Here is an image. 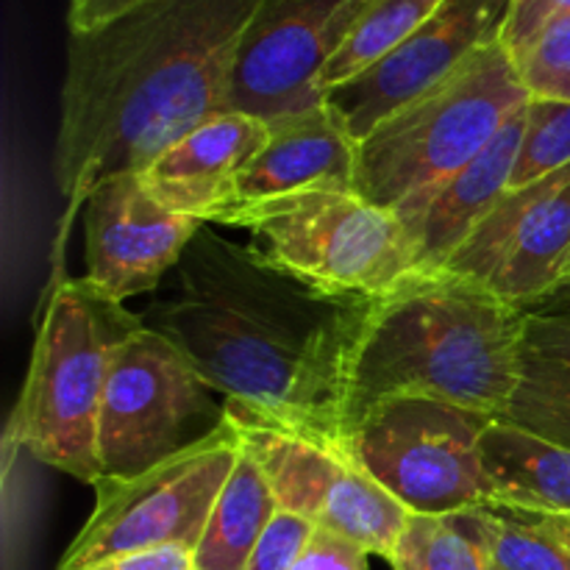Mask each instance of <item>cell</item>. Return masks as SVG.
I'll return each mask as SVG.
<instances>
[{
	"label": "cell",
	"mask_w": 570,
	"mask_h": 570,
	"mask_svg": "<svg viewBox=\"0 0 570 570\" xmlns=\"http://www.w3.org/2000/svg\"><path fill=\"white\" fill-rule=\"evenodd\" d=\"M267 0H148L100 31L67 39L53 176L67 209L53 250L87 193L117 173H142L161 150L223 115L245 33Z\"/></svg>",
	"instance_id": "obj_1"
},
{
	"label": "cell",
	"mask_w": 570,
	"mask_h": 570,
	"mask_svg": "<svg viewBox=\"0 0 570 570\" xmlns=\"http://www.w3.org/2000/svg\"><path fill=\"white\" fill-rule=\"evenodd\" d=\"M354 301L295 282L254 245L204 223L142 323L170 340L223 395L317 417Z\"/></svg>",
	"instance_id": "obj_2"
},
{
	"label": "cell",
	"mask_w": 570,
	"mask_h": 570,
	"mask_svg": "<svg viewBox=\"0 0 570 570\" xmlns=\"http://www.w3.org/2000/svg\"><path fill=\"white\" fill-rule=\"evenodd\" d=\"M527 312L449 271H410L345 315L317 421L345 432L379 404L429 399L501 417L521 382Z\"/></svg>",
	"instance_id": "obj_3"
},
{
	"label": "cell",
	"mask_w": 570,
	"mask_h": 570,
	"mask_svg": "<svg viewBox=\"0 0 570 570\" xmlns=\"http://www.w3.org/2000/svg\"><path fill=\"white\" fill-rule=\"evenodd\" d=\"M139 326L142 317L87 278L50 282L9 443L92 488L104 476L98 426L111 362Z\"/></svg>",
	"instance_id": "obj_4"
},
{
	"label": "cell",
	"mask_w": 570,
	"mask_h": 570,
	"mask_svg": "<svg viewBox=\"0 0 570 570\" xmlns=\"http://www.w3.org/2000/svg\"><path fill=\"white\" fill-rule=\"evenodd\" d=\"M529 100L510 50L488 45L356 142L354 189L393 212L471 165Z\"/></svg>",
	"instance_id": "obj_5"
},
{
	"label": "cell",
	"mask_w": 570,
	"mask_h": 570,
	"mask_svg": "<svg viewBox=\"0 0 570 570\" xmlns=\"http://www.w3.org/2000/svg\"><path fill=\"white\" fill-rule=\"evenodd\" d=\"M212 226L243 228L271 265L315 293L365 301L412 271L399 217L356 189H301L220 212Z\"/></svg>",
	"instance_id": "obj_6"
},
{
	"label": "cell",
	"mask_w": 570,
	"mask_h": 570,
	"mask_svg": "<svg viewBox=\"0 0 570 570\" xmlns=\"http://www.w3.org/2000/svg\"><path fill=\"white\" fill-rule=\"evenodd\" d=\"M223 421L271 482L282 510L390 560L412 512L387 493L328 423L223 399Z\"/></svg>",
	"instance_id": "obj_7"
},
{
	"label": "cell",
	"mask_w": 570,
	"mask_h": 570,
	"mask_svg": "<svg viewBox=\"0 0 570 570\" xmlns=\"http://www.w3.org/2000/svg\"><path fill=\"white\" fill-rule=\"evenodd\" d=\"M237 456V438L223 421L198 443L137 476H100L92 484L95 510L56 570H92L115 557L165 546L195 551Z\"/></svg>",
	"instance_id": "obj_8"
},
{
	"label": "cell",
	"mask_w": 570,
	"mask_h": 570,
	"mask_svg": "<svg viewBox=\"0 0 570 570\" xmlns=\"http://www.w3.org/2000/svg\"><path fill=\"white\" fill-rule=\"evenodd\" d=\"M495 417L429 399L373 406L340 432L360 465L412 515L490 510L479 443Z\"/></svg>",
	"instance_id": "obj_9"
},
{
	"label": "cell",
	"mask_w": 570,
	"mask_h": 570,
	"mask_svg": "<svg viewBox=\"0 0 570 570\" xmlns=\"http://www.w3.org/2000/svg\"><path fill=\"white\" fill-rule=\"evenodd\" d=\"M215 395L193 362L142 323L117 348L106 382L98 426L104 476H137L215 432L200 426L223 417Z\"/></svg>",
	"instance_id": "obj_10"
},
{
	"label": "cell",
	"mask_w": 570,
	"mask_h": 570,
	"mask_svg": "<svg viewBox=\"0 0 570 570\" xmlns=\"http://www.w3.org/2000/svg\"><path fill=\"white\" fill-rule=\"evenodd\" d=\"M445 271L527 315L560 289L570 278V165L507 189Z\"/></svg>",
	"instance_id": "obj_11"
},
{
	"label": "cell",
	"mask_w": 570,
	"mask_h": 570,
	"mask_svg": "<svg viewBox=\"0 0 570 570\" xmlns=\"http://www.w3.org/2000/svg\"><path fill=\"white\" fill-rule=\"evenodd\" d=\"M371 0H267L245 33L226 111L276 120L323 104L321 76Z\"/></svg>",
	"instance_id": "obj_12"
},
{
	"label": "cell",
	"mask_w": 570,
	"mask_h": 570,
	"mask_svg": "<svg viewBox=\"0 0 570 570\" xmlns=\"http://www.w3.org/2000/svg\"><path fill=\"white\" fill-rule=\"evenodd\" d=\"M512 0H443L440 9L399 50L326 92L356 142L393 111L460 70L468 59L499 42Z\"/></svg>",
	"instance_id": "obj_13"
},
{
	"label": "cell",
	"mask_w": 570,
	"mask_h": 570,
	"mask_svg": "<svg viewBox=\"0 0 570 570\" xmlns=\"http://www.w3.org/2000/svg\"><path fill=\"white\" fill-rule=\"evenodd\" d=\"M204 220L165 209L139 173L95 184L83 200L87 282L117 304L150 293L176 271Z\"/></svg>",
	"instance_id": "obj_14"
},
{
	"label": "cell",
	"mask_w": 570,
	"mask_h": 570,
	"mask_svg": "<svg viewBox=\"0 0 570 570\" xmlns=\"http://www.w3.org/2000/svg\"><path fill=\"white\" fill-rule=\"evenodd\" d=\"M267 134V120L223 111L161 150L139 178L165 209L212 223L237 204L239 178L265 148Z\"/></svg>",
	"instance_id": "obj_15"
},
{
	"label": "cell",
	"mask_w": 570,
	"mask_h": 570,
	"mask_svg": "<svg viewBox=\"0 0 570 570\" xmlns=\"http://www.w3.org/2000/svg\"><path fill=\"white\" fill-rule=\"evenodd\" d=\"M523 126H527V106L501 128L499 137L471 165L395 206L393 215L410 237L412 271H445L451 256L510 189Z\"/></svg>",
	"instance_id": "obj_16"
},
{
	"label": "cell",
	"mask_w": 570,
	"mask_h": 570,
	"mask_svg": "<svg viewBox=\"0 0 570 570\" xmlns=\"http://www.w3.org/2000/svg\"><path fill=\"white\" fill-rule=\"evenodd\" d=\"M267 126L265 148L239 178L237 204L301 189H354L356 139L326 100Z\"/></svg>",
	"instance_id": "obj_17"
},
{
	"label": "cell",
	"mask_w": 570,
	"mask_h": 570,
	"mask_svg": "<svg viewBox=\"0 0 570 570\" xmlns=\"http://www.w3.org/2000/svg\"><path fill=\"white\" fill-rule=\"evenodd\" d=\"M490 510L523 518L570 515V451L501 417L479 443Z\"/></svg>",
	"instance_id": "obj_18"
},
{
	"label": "cell",
	"mask_w": 570,
	"mask_h": 570,
	"mask_svg": "<svg viewBox=\"0 0 570 570\" xmlns=\"http://www.w3.org/2000/svg\"><path fill=\"white\" fill-rule=\"evenodd\" d=\"M278 504L271 482L248 451L239 449L237 465L223 484L200 543L193 551L195 570H248L250 554Z\"/></svg>",
	"instance_id": "obj_19"
},
{
	"label": "cell",
	"mask_w": 570,
	"mask_h": 570,
	"mask_svg": "<svg viewBox=\"0 0 570 570\" xmlns=\"http://www.w3.org/2000/svg\"><path fill=\"white\" fill-rule=\"evenodd\" d=\"M493 510L451 515H412L395 543L393 570H490L493 568Z\"/></svg>",
	"instance_id": "obj_20"
},
{
	"label": "cell",
	"mask_w": 570,
	"mask_h": 570,
	"mask_svg": "<svg viewBox=\"0 0 570 570\" xmlns=\"http://www.w3.org/2000/svg\"><path fill=\"white\" fill-rule=\"evenodd\" d=\"M440 3L443 0H371L323 67V98L399 50L440 9Z\"/></svg>",
	"instance_id": "obj_21"
},
{
	"label": "cell",
	"mask_w": 570,
	"mask_h": 570,
	"mask_svg": "<svg viewBox=\"0 0 570 570\" xmlns=\"http://www.w3.org/2000/svg\"><path fill=\"white\" fill-rule=\"evenodd\" d=\"M501 421L570 451V360L527 351L521 382Z\"/></svg>",
	"instance_id": "obj_22"
},
{
	"label": "cell",
	"mask_w": 570,
	"mask_h": 570,
	"mask_svg": "<svg viewBox=\"0 0 570 570\" xmlns=\"http://www.w3.org/2000/svg\"><path fill=\"white\" fill-rule=\"evenodd\" d=\"M570 165V104L529 100L527 126L510 189L527 187Z\"/></svg>",
	"instance_id": "obj_23"
},
{
	"label": "cell",
	"mask_w": 570,
	"mask_h": 570,
	"mask_svg": "<svg viewBox=\"0 0 570 570\" xmlns=\"http://www.w3.org/2000/svg\"><path fill=\"white\" fill-rule=\"evenodd\" d=\"M493 566L499 570H570V549L538 518L493 510Z\"/></svg>",
	"instance_id": "obj_24"
},
{
	"label": "cell",
	"mask_w": 570,
	"mask_h": 570,
	"mask_svg": "<svg viewBox=\"0 0 570 570\" xmlns=\"http://www.w3.org/2000/svg\"><path fill=\"white\" fill-rule=\"evenodd\" d=\"M515 65L529 98L570 104V14L551 20Z\"/></svg>",
	"instance_id": "obj_25"
},
{
	"label": "cell",
	"mask_w": 570,
	"mask_h": 570,
	"mask_svg": "<svg viewBox=\"0 0 570 570\" xmlns=\"http://www.w3.org/2000/svg\"><path fill=\"white\" fill-rule=\"evenodd\" d=\"M315 529L309 518L278 507L250 554L248 570H293Z\"/></svg>",
	"instance_id": "obj_26"
},
{
	"label": "cell",
	"mask_w": 570,
	"mask_h": 570,
	"mask_svg": "<svg viewBox=\"0 0 570 570\" xmlns=\"http://www.w3.org/2000/svg\"><path fill=\"white\" fill-rule=\"evenodd\" d=\"M562 14H570V0H512L501 31V45L510 50L512 59H518L534 42V37Z\"/></svg>",
	"instance_id": "obj_27"
},
{
	"label": "cell",
	"mask_w": 570,
	"mask_h": 570,
	"mask_svg": "<svg viewBox=\"0 0 570 570\" xmlns=\"http://www.w3.org/2000/svg\"><path fill=\"white\" fill-rule=\"evenodd\" d=\"M367 557L356 543L317 527L293 570H367Z\"/></svg>",
	"instance_id": "obj_28"
},
{
	"label": "cell",
	"mask_w": 570,
	"mask_h": 570,
	"mask_svg": "<svg viewBox=\"0 0 570 570\" xmlns=\"http://www.w3.org/2000/svg\"><path fill=\"white\" fill-rule=\"evenodd\" d=\"M142 3H148V0H70L67 31H70V37L100 31V28L126 17L128 11L139 9Z\"/></svg>",
	"instance_id": "obj_29"
},
{
	"label": "cell",
	"mask_w": 570,
	"mask_h": 570,
	"mask_svg": "<svg viewBox=\"0 0 570 570\" xmlns=\"http://www.w3.org/2000/svg\"><path fill=\"white\" fill-rule=\"evenodd\" d=\"M527 351L554 360H570V315H527Z\"/></svg>",
	"instance_id": "obj_30"
},
{
	"label": "cell",
	"mask_w": 570,
	"mask_h": 570,
	"mask_svg": "<svg viewBox=\"0 0 570 570\" xmlns=\"http://www.w3.org/2000/svg\"><path fill=\"white\" fill-rule=\"evenodd\" d=\"M92 570H195L193 551L184 546H165V549L137 551V554H122L109 562H100Z\"/></svg>",
	"instance_id": "obj_31"
},
{
	"label": "cell",
	"mask_w": 570,
	"mask_h": 570,
	"mask_svg": "<svg viewBox=\"0 0 570 570\" xmlns=\"http://www.w3.org/2000/svg\"><path fill=\"white\" fill-rule=\"evenodd\" d=\"M529 315H570V278L560 289H554L549 298L540 301Z\"/></svg>",
	"instance_id": "obj_32"
},
{
	"label": "cell",
	"mask_w": 570,
	"mask_h": 570,
	"mask_svg": "<svg viewBox=\"0 0 570 570\" xmlns=\"http://www.w3.org/2000/svg\"><path fill=\"white\" fill-rule=\"evenodd\" d=\"M538 521H543L546 527L551 529V532L557 534V538L562 540V543L570 549V515H551V518H538Z\"/></svg>",
	"instance_id": "obj_33"
},
{
	"label": "cell",
	"mask_w": 570,
	"mask_h": 570,
	"mask_svg": "<svg viewBox=\"0 0 570 570\" xmlns=\"http://www.w3.org/2000/svg\"><path fill=\"white\" fill-rule=\"evenodd\" d=\"M490 570H499V568H495V566H493V568H490Z\"/></svg>",
	"instance_id": "obj_34"
}]
</instances>
